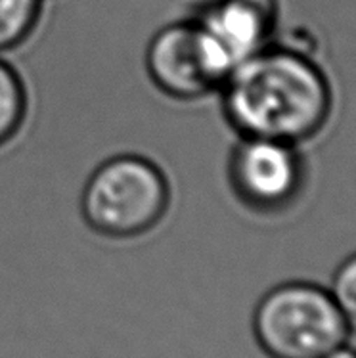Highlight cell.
Wrapping results in <instances>:
<instances>
[{
  "label": "cell",
  "instance_id": "cell-1",
  "mask_svg": "<svg viewBox=\"0 0 356 358\" xmlns=\"http://www.w3.org/2000/svg\"><path fill=\"white\" fill-rule=\"evenodd\" d=\"M236 136L301 146L318 136L334 111V88L318 62L290 43H274L234 67L217 92Z\"/></svg>",
  "mask_w": 356,
  "mask_h": 358
},
{
  "label": "cell",
  "instance_id": "cell-2",
  "mask_svg": "<svg viewBox=\"0 0 356 358\" xmlns=\"http://www.w3.org/2000/svg\"><path fill=\"white\" fill-rule=\"evenodd\" d=\"M173 188L159 163L142 154L102 161L80 192L85 227L108 241H134L155 232L167 219Z\"/></svg>",
  "mask_w": 356,
  "mask_h": 358
},
{
  "label": "cell",
  "instance_id": "cell-3",
  "mask_svg": "<svg viewBox=\"0 0 356 358\" xmlns=\"http://www.w3.org/2000/svg\"><path fill=\"white\" fill-rule=\"evenodd\" d=\"M251 334L266 358H324L347 343L350 329L329 289L287 280L255 301Z\"/></svg>",
  "mask_w": 356,
  "mask_h": 358
},
{
  "label": "cell",
  "instance_id": "cell-4",
  "mask_svg": "<svg viewBox=\"0 0 356 358\" xmlns=\"http://www.w3.org/2000/svg\"><path fill=\"white\" fill-rule=\"evenodd\" d=\"M301 146L238 136L226 159V182L240 207L257 217H280L305 194L308 165Z\"/></svg>",
  "mask_w": 356,
  "mask_h": 358
},
{
  "label": "cell",
  "instance_id": "cell-5",
  "mask_svg": "<svg viewBox=\"0 0 356 358\" xmlns=\"http://www.w3.org/2000/svg\"><path fill=\"white\" fill-rule=\"evenodd\" d=\"M144 67L153 87L175 102H197L217 94L226 80L192 17L153 33L145 46Z\"/></svg>",
  "mask_w": 356,
  "mask_h": 358
},
{
  "label": "cell",
  "instance_id": "cell-6",
  "mask_svg": "<svg viewBox=\"0 0 356 358\" xmlns=\"http://www.w3.org/2000/svg\"><path fill=\"white\" fill-rule=\"evenodd\" d=\"M280 0H205L192 15L226 77L234 67L276 43Z\"/></svg>",
  "mask_w": 356,
  "mask_h": 358
},
{
  "label": "cell",
  "instance_id": "cell-7",
  "mask_svg": "<svg viewBox=\"0 0 356 358\" xmlns=\"http://www.w3.org/2000/svg\"><path fill=\"white\" fill-rule=\"evenodd\" d=\"M31 98L20 69L0 54V150L12 146L27 124Z\"/></svg>",
  "mask_w": 356,
  "mask_h": 358
},
{
  "label": "cell",
  "instance_id": "cell-8",
  "mask_svg": "<svg viewBox=\"0 0 356 358\" xmlns=\"http://www.w3.org/2000/svg\"><path fill=\"white\" fill-rule=\"evenodd\" d=\"M46 0H0V54L22 48L35 37Z\"/></svg>",
  "mask_w": 356,
  "mask_h": 358
},
{
  "label": "cell",
  "instance_id": "cell-9",
  "mask_svg": "<svg viewBox=\"0 0 356 358\" xmlns=\"http://www.w3.org/2000/svg\"><path fill=\"white\" fill-rule=\"evenodd\" d=\"M329 293L350 331L356 334V253L347 257L332 276Z\"/></svg>",
  "mask_w": 356,
  "mask_h": 358
},
{
  "label": "cell",
  "instance_id": "cell-10",
  "mask_svg": "<svg viewBox=\"0 0 356 358\" xmlns=\"http://www.w3.org/2000/svg\"><path fill=\"white\" fill-rule=\"evenodd\" d=\"M324 358H356V351L347 347V345H341V347H337L335 351H332Z\"/></svg>",
  "mask_w": 356,
  "mask_h": 358
}]
</instances>
